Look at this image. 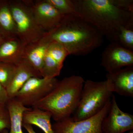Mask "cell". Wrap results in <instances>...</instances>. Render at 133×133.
<instances>
[{"mask_svg":"<svg viewBox=\"0 0 133 133\" xmlns=\"http://www.w3.org/2000/svg\"><path fill=\"white\" fill-rule=\"evenodd\" d=\"M45 35L50 42L59 43L69 55L75 56L90 54L104 41L102 34L77 14L64 15L59 24Z\"/></svg>","mask_w":133,"mask_h":133,"instance_id":"1","label":"cell"},{"mask_svg":"<svg viewBox=\"0 0 133 133\" xmlns=\"http://www.w3.org/2000/svg\"><path fill=\"white\" fill-rule=\"evenodd\" d=\"M76 14L92 25L108 41L118 42L120 29L133 13L119 9L111 0H72Z\"/></svg>","mask_w":133,"mask_h":133,"instance_id":"2","label":"cell"},{"mask_svg":"<svg viewBox=\"0 0 133 133\" xmlns=\"http://www.w3.org/2000/svg\"><path fill=\"white\" fill-rule=\"evenodd\" d=\"M85 81L72 75L58 81L52 90L32 108L50 112L55 122L69 118L77 107Z\"/></svg>","mask_w":133,"mask_h":133,"instance_id":"3","label":"cell"},{"mask_svg":"<svg viewBox=\"0 0 133 133\" xmlns=\"http://www.w3.org/2000/svg\"><path fill=\"white\" fill-rule=\"evenodd\" d=\"M112 95L106 80L85 81L79 102L72 119L79 121L94 116L103 108Z\"/></svg>","mask_w":133,"mask_h":133,"instance_id":"4","label":"cell"},{"mask_svg":"<svg viewBox=\"0 0 133 133\" xmlns=\"http://www.w3.org/2000/svg\"><path fill=\"white\" fill-rule=\"evenodd\" d=\"M16 36L25 45L42 37L46 32L37 24L30 9L23 0L9 1Z\"/></svg>","mask_w":133,"mask_h":133,"instance_id":"5","label":"cell"},{"mask_svg":"<svg viewBox=\"0 0 133 133\" xmlns=\"http://www.w3.org/2000/svg\"><path fill=\"white\" fill-rule=\"evenodd\" d=\"M111 103L109 100L104 107L94 116L83 120L75 121L71 117L66 118L52 124L54 133H103L101 125L107 115Z\"/></svg>","mask_w":133,"mask_h":133,"instance_id":"6","label":"cell"},{"mask_svg":"<svg viewBox=\"0 0 133 133\" xmlns=\"http://www.w3.org/2000/svg\"><path fill=\"white\" fill-rule=\"evenodd\" d=\"M58 81L56 78H31L18 91L15 98L24 106L32 107L49 94Z\"/></svg>","mask_w":133,"mask_h":133,"instance_id":"7","label":"cell"},{"mask_svg":"<svg viewBox=\"0 0 133 133\" xmlns=\"http://www.w3.org/2000/svg\"><path fill=\"white\" fill-rule=\"evenodd\" d=\"M28 6L37 24L46 33L54 29L64 16L46 0H23Z\"/></svg>","mask_w":133,"mask_h":133,"instance_id":"8","label":"cell"},{"mask_svg":"<svg viewBox=\"0 0 133 133\" xmlns=\"http://www.w3.org/2000/svg\"><path fill=\"white\" fill-rule=\"evenodd\" d=\"M101 64L108 73L133 66V51L124 48L117 42H111L102 52Z\"/></svg>","mask_w":133,"mask_h":133,"instance_id":"9","label":"cell"},{"mask_svg":"<svg viewBox=\"0 0 133 133\" xmlns=\"http://www.w3.org/2000/svg\"><path fill=\"white\" fill-rule=\"evenodd\" d=\"M109 111L102 121L103 133H124L133 130V115L120 109L115 97L112 95Z\"/></svg>","mask_w":133,"mask_h":133,"instance_id":"10","label":"cell"},{"mask_svg":"<svg viewBox=\"0 0 133 133\" xmlns=\"http://www.w3.org/2000/svg\"><path fill=\"white\" fill-rule=\"evenodd\" d=\"M69 55L63 45L57 42H51L44 58L42 77L52 78L59 76L64 60Z\"/></svg>","mask_w":133,"mask_h":133,"instance_id":"11","label":"cell"},{"mask_svg":"<svg viewBox=\"0 0 133 133\" xmlns=\"http://www.w3.org/2000/svg\"><path fill=\"white\" fill-rule=\"evenodd\" d=\"M108 88L111 92L119 95L133 97V66H128L119 70L107 73Z\"/></svg>","mask_w":133,"mask_h":133,"instance_id":"12","label":"cell"},{"mask_svg":"<svg viewBox=\"0 0 133 133\" xmlns=\"http://www.w3.org/2000/svg\"><path fill=\"white\" fill-rule=\"evenodd\" d=\"M15 65L14 73L6 88L9 99L15 98L18 91L29 79L34 77H42L39 72L23 59Z\"/></svg>","mask_w":133,"mask_h":133,"instance_id":"13","label":"cell"},{"mask_svg":"<svg viewBox=\"0 0 133 133\" xmlns=\"http://www.w3.org/2000/svg\"><path fill=\"white\" fill-rule=\"evenodd\" d=\"M50 42L45 34L38 40L26 45L24 48L22 59L29 63L41 75L45 52Z\"/></svg>","mask_w":133,"mask_h":133,"instance_id":"14","label":"cell"},{"mask_svg":"<svg viewBox=\"0 0 133 133\" xmlns=\"http://www.w3.org/2000/svg\"><path fill=\"white\" fill-rule=\"evenodd\" d=\"M25 46L17 37L5 39L0 45V62L16 64L22 60Z\"/></svg>","mask_w":133,"mask_h":133,"instance_id":"15","label":"cell"},{"mask_svg":"<svg viewBox=\"0 0 133 133\" xmlns=\"http://www.w3.org/2000/svg\"><path fill=\"white\" fill-rule=\"evenodd\" d=\"M25 111L23 115V124L37 126L44 133H54L50 112L37 108Z\"/></svg>","mask_w":133,"mask_h":133,"instance_id":"16","label":"cell"},{"mask_svg":"<svg viewBox=\"0 0 133 133\" xmlns=\"http://www.w3.org/2000/svg\"><path fill=\"white\" fill-rule=\"evenodd\" d=\"M10 116V131L5 130L1 133H23V115L25 111L30 109L24 106L15 98L10 99L6 104Z\"/></svg>","mask_w":133,"mask_h":133,"instance_id":"17","label":"cell"},{"mask_svg":"<svg viewBox=\"0 0 133 133\" xmlns=\"http://www.w3.org/2000/svg\"><path fill=\"white\" fill-rule=\"evenodd\" d=\"M0 34L6 39L17 37L15 24L8 0H0Z\"/></svg>","mask_w":133,"mask_h":133,"instance_id":"18","label":"cell"},{"mask_svg":"<svg viewBox=\"0 0 133 133\" xmlns=\"http://www.w3.org/2000/svg\"><path fill=\"white\" fill-rule=\"evenodd\" d=\"M62 15L76 14V9L72 0H46Z\"/></svg>","mask_w":133,"mask_h":133,"instance_id":"19","label":"cell"},{"mask_svg":"<svg viewBox=\"0 0 133 133\" xmlns=\"http://www.w3.org/2000/svg\"><path fill=\"white\" fill-rule=\"evenodd\" d=\"M16 65L0 62V84L6 88L14 75Z\"/></svg>","mask_w":133,"mask_h":133,"instance_id":"20","label":"cell"},{"mask_svg":"<svg viewBox=\"0 0 133 133\" xmlns=\"http://www.w3.org/2000/svg\"><path fill=\"white\" fill-rule=\"evenodd\" d=\"M117 42L124 48L133 51V28L122 27Z\"/></svg>","mask_w":133,"mask_h":133,"instance_id":"21","label":"cell"},{"mask_svg":"<svg viewBox=\"0 0 133 133\" xmlns=\"http://www.w3.org/2000/svg\"><path fill=\"white\" fill-rule=\"evenodd\" d=\"M10 116L6 104H0V133L10 128Z\"/></svg>","mask_w":133,"mask_h":133,"instance_id":"22","label":"cell"},{"mask_svg":"<svg viewBox=\"0 0 133 133\" xmlns=\"http://www.w3.org/2000/svg\"><path fill=\"white\" fill-rule=\"evenodd\" d=\"M114 5L119 9L133 13L132 0H111Z\"/></svg>","mask_w":133,"mask_h":133,"instance_id":"23","label":"cell"},{"mask_svg":"<svg viewBox=\"0 0 133 133\" xmlns=\"http://www.w3.org/2000/svg\"><path fill=\"white\" fill-rule=\"evenodd\" d=\"M9 99L6 89L0 84V104H6Z\"/></svg>","mask_w":133,"mask_h":133,"instance_id":"24","label":"cell"},{"mask_svg":"<svg viewBox=\"0 0 133 133\" xmlns=\"http://www.w3.org/2000/svg\"><path fill=\"white\" fill-rule=\"evenodd\" d=\"M23 127L26 129L28 133H37L33 129V127L31 125L23 124Z\"/></svg>","mask_w":133,"mask_h":133,"instance_id":"25","label":"cell"},{"mask_svg":"<svg viewBox=\"0 0 133 133\" xmlns=\"http://www.w3.org/2000/svg\"><path fill=\"white\" fill-rule=\"evenodd\" d=\"M5 39L6 38L2 35L0 34V45H1L5 41Z\"/></svg>","mask_w":133,"mask_h":133,"instance_id":"26","label":"cell"},{"mask_svg":"<svg viewBox=\"0 0 133 133\" xmlns=\"http://www.w3.org/2000/svg\"><path fill=\"white\" fill-rule=\"evenodd\" d=\"M128 133H133V131H129V132Z\"/></svg>","mask_w":133,"mask_h":133,"instance_id":"27","label":"cell"},{"mask_svg":"<svg viewBox=\"0 0 133 133\" xmlns=\"http://www.w3.org/2000/svg\"></svg>","mask_w":133,"mask_h":133,"instance_id":"28","label":"cell"}]
</instances>
